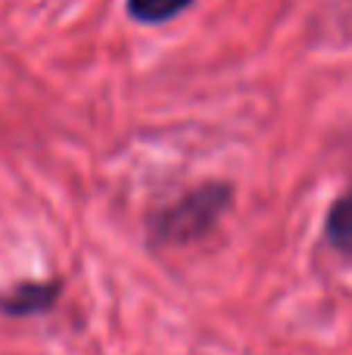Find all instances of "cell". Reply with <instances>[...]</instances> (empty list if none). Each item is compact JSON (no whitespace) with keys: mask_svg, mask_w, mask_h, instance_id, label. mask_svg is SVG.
<instances>
[{"mask_svg":"<svg viewBox=\"0 0 352 355\" xmlns=\"http://www.w3.org/2000/svg\"><path fill=\"white\" fill-rule=\"evenodd\" d=\"M193 0H128V12L137 22H168L172 16L184 12Z\"/></svg>","mask_w":352,"mask_h":355,"instance_id":"obj_4","label":"cell"},{"mask_svg":"<svg viewBox=\"0 0 352 355\" xmlns=\"http://www.w3.org/2000/svg\"><path fill=\"white\" fill-rule=\"evenodd\" d=\"M56 302V287L53 284H22L12 293L0 296V309L6 315H35L44 312Z\"/></svg>","mask_w":352,"mask_h":355,"instance_id":"obj_2","label":"cell"},{"mask_svg":"<svg viewBox=\"0 0 352 355\" xmlns=\"http://www.w3.org/2000/svg\"><path fill=\"white\" fill-rule=\"evenodd\" d=\"M228 206V190L222 184H206V187H197L178 200L172 209L159 215L156 221V240L172 246H184L191 240L203 237L215 218L222 215V209Z\"/></svg>","mask_w":352,"mask_h":355,"instance_id":"obj_1","label":"cell"},{"mask_svg":"<svg viewBox=\"0 0 352 355\" xmlns=\"http://www.w3.org/2000/svg\"><path fill=\"white\" fill-rule=\"evenodd\" d=\"M324 234H328V243L334 246L337 252L352 259V187H346L337 202L328 212V225H324Z\"/></svg>","mask_w":352,"mask_h":355,"instance_id":"obj_3","label":"cell"}]
</instances>
